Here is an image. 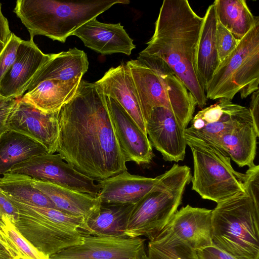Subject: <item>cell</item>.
Instances as JSON below:
<instances>
[{
  "instance_id": "obj_4",
  "label": "cell",
  "mask_w": 259,
  "mask_h": 259,
  "mask_svg": "<svg viewBox=\"0 0 259 259\" xmlns=\"http://www.w3.org/2000/svg\"><path fill=\"white\" fill-rule=\"evenodd\" d=\"M128 0H18L14 12L27 28L30 39L35 35L64 42L78 28L114 5Z\"/></svg>"
},
{
  "instance_id": "obj_17",
  "label": "cell",
  "mask_w": 259,
  "mask_h": 259,
  "mask_svg": "<svg viewBox=\"0 0 259 259\" xmlns=\"http://www.w3.org/2000/svg\"><path fill=\"white\" fill-rule=\"evenodd\" d=\"M94 84L104 95L115 100L147 135L146 122L137 92L126 64L110 68Z\"/></svg>"
},
{
  "instance_id": "obj_22",
  "label": "cell",
  "mask_w": 259,
  "mask_h": 259,
  "mask_svg": "<svg viewBox=\"0 0 259 259\" xmlns=\"http://www.w3.org/2000/svg\"><path fill=\"white\" fill-rule=\"evenodd\" d=\"M201 28L195 56V71L204 89L219 65L216 42L218 19L213 4L207 8Z\"/></svg>"
},
{
  "instance_id": "obj_2",
  "label": "cell",
  "mask_w": 259,
  "mask_h": 259,
  "mask_svg": "<svg viewBox=\"0 0 259 259\" xmlns=\"http://www.w3.org/2000/svg\"><path fill=\"white\" fill-rule=\"evenodd\" d=\"M203 19L187 0L163 1L154 33L140 53L165 62L201 109L208 99L195 71V56Z\"/></svg>"
},
{
  "instance_id": "obj_28",
  "label": "cell",
  "mask_w": 259,
  "mask_h": 259,
  "mask_svg": "<svg viewBox=\"0 0 259 259\" xmlns=\"http://www.w3.org/2000/svg\"><path fill=\"white\" fill-rule=\"evenodd\" d=\"M213 4L218 20L237 40L241 39L259 20L245 0H215Z\"/></svg>"
},
{
  "instance_id": "obj_14",
  "label": "cell",
  "mask_w": 259,
  "mask_h": 259,
  "mask_svg": "<svg viewBox=\"0 0 259 259\" xmlns=\"http://www.w3.org/2000/svg\"><path fill=\"white\" fill-rule=\"evenodd\" d=\"M147 136L165 161H183L187 142L185 128L169 110L157 107L152 109L146 120Z\"/></svg>"
},
{
  "instance_id": "obj_7",
  "label": "cell",
  "mask_w": 259,
  "mask_h": 259,
  "mask_svg": "<svg viewBox=\"0 0 259 259\" xmlns=\"http://www.w3.org/2000/svg\"><path fill=\"white\" fill-rule=\"evenodd\" d=\"M185 136L193 155V190L217 203L245 192L244 174L233 168L224 151L201 139Z\"/></svg>"
},
{
  "instance_id": "obj_13",
  "label": "cell",
  "mask_w": 259,
  "mask_h": 259,
  "mask_svg": "<svg viewBox=\"0 0 259 259\" xmlns=\"http://www.w3.org/2000/svg\"><path fill=\"white\" fill-rule=\"evenodd\" d=\"M57 113L44 112L18 98L9 115L6 127L35 140L49 153L54 154L59 135Z\"/></svg>"
},
{
  "instance_id": "obj_5",
  "label": "cell",
  "mask_w": 259,
  "mask_h": 259,
  "mask_svg": "<svg viewBox=\"0 0 259 259\" xmlns=\"http://www.w3.org/2000/svg\"><path fill=\"white\" fill-rule=\"evenodd\" d=\"M259 210L245 191L217 203L211 212L214 245L239 259H259Z\"/></svg>"
},
{
  "instance_id": "obj_38",
  "label": "cell",
  "mask_w": 259,
  "mask_h": 259,
  "mask_svg": "<svg viewBox=\"0 0 259 259\" xmlns=\"http://www.w3.org/2000/svg\"><path fill=\"white\" fill-rule=\"evenodd\" d=\"M249 108L255 129L259 134V91L252 94Z\"/></svg>"
},
{
  "instance_id": "obj_32",
  "label": "cell",
  "mask_w": 259,
  "mask_h": 259,
  "mask_svg": "<svg viewBox=\"0 0 259 259\" xmlns=\"http://www.w3.org/2000/svg\"><path fill=\"white\" fill-rule=\"evenodd\" d=\"M239 41L218 20L216 42L219 65L234 51Z\"/></svg>"
},
{
  "instance_id": "obj_40",
  "label": "cell",
  "mask_w": 259,
  "mask_h": 259,
  "mask_svg": "<svg viewBox=\"0 0 259 259\" xmlns=\"http://www.w3.org/2000/svg\"><path fill=\"white\" fill-rule=\"evenodd\" d=\"M0 259H13L8 253L0 250Z\"/></svg>"
},
{
  "instance_id": "obj_10",
  "label": "cell",
  "mask_w": 259,
  "mask_h": 259,
  "mask_svg": "<svg viewBox=\"0 0 259 259\" xmlns=\"http://www.w3.org/2000/svg\"><path fill=\"white\" fill-rule=\"evenodd\" d=\"M8 172L25 175L95 197H98L101 190L99 183L78 171L59 153L32 156L14 165Z\"/></svg>"
},
{
  "instance_id": "obj_11",
  "label": "cell",
  "mask_w": 259,
  "mask_h": 259,
  "mask_svg": "<svg viewBox=\"0 0 259 259\" xmlns=\"http://www.w3.org/2000/svg\"><path fill=\"white\" fill-rule=\"evenodd\" d=\"M185 135L205 141L218 147L221 136L238 125L252 122L248 108L222 98L202 109L193 117Z\"/></svg>"
},
{
  "instance_id": "obj_15",
  "label": "cell",
  "mask_w": 259,
  "mask_h": 259,
  "mask_svg": "<svg viewBox=\"0 0 259 259\" xmlns=\"http://www.w3.org/2000/svg\"><path fill=\"white\" fill-rule=\"evenodd\" d=\"M113 130L126 162L150 163L154 156L147 135L113 98L104 95Z\"/></svg>"
},
{
  "instance_id": "obj_33",
  "label": "cell",
  "mask_w": 259,
  "mask_h": 259,
  "mask_svg": "<svg viewBox=\"0 0 259 259\" xmlns=\"http://www.w3.org/2000/svg\"><path fill=\"white\" fill-rule=\"evenodd\" d=\"M21 39L12 32L0 54V82L14 63Z\"/></svg>"
},
{
  "instance_id": "obj_41",
  "label": "cell",
  "mask_w": 259,
  "mask_h": 259,
  "mask_svg": "<svg viewBox=\"0 0 259 259\" xmlns=\"http://www.w3.org/2000/svg\"><path fill=\"white\" fill-rule=\"evenodd\" d=\"M4 224L5 223H4V222L3 221L2 218V217L0 215V230L1 229L2 227L3 226Z\"/></svg>"
},
{
  "instance_id": "obj_36",
  "label": "cell",
  "mask_w": 259,
  "mask_h": 259,
  "mask_svg": "<svg viewBox=\"0 0 259 259\" xmlns=\"http://www.w3.org/2000/svg\"><path fill=\"white\" fill-rule=\"evenodd\" d=\"M17 99H5L0 97V135L7 130L6 123L9 115Z\"/></svg>"
},
{
  "instance_id": "obj_18",
  "label": "cell",
  "mask_w": 259,
  "mask_h": 259,
  "mask_svg": "<svg viewBox=\"0 0 259 259\" xmlns=\"http://www.w3.org/2000/svg\"><path fill=\"white\" fill-rule=\"evenodd\" d=\"M72 35L79 38L87 47L102 55H130L136 48L120 23H105L94 18L77 29Z\"/></svg>"
},
{
  "instance_id": "obj_12",
  "label": "cell",
  "mask_w": 259,
  "mask_h": 259,
  "mask_svg": "<svg viewBox=\"0 0 259 259\" xmlns=\"http://www.w3.org/2000/svg\"><path fill=\"white\" fill-rule=\"evenodd\" d=\"M142 237L103 236L83 233L82 242L50 259H141L146 254Z\"/></svg>"
},
{
  "instance_id": "obj_43",
  "label": "cell",
  "mask_w": 259,
  "mask_h": 259,
  "mask_svg": "<svg viewBox=\"0 0 259 259\" xmlns=\"http://www.w3.org/2000/svg\"><path fill=\"white\" fill-rule=\"evenodd\" d=\"M141 259H152L150 258L147 255V253L145 254L141 258Z\"/></svg>"
},
{
  "instance_id": "obj_37",
  "label": "cell",
  "mask_w": 259,
  "mask_h": 259,
  "mask_svg": "<svg viewBox=\"0 0 259 259\" xmlns=\"http://www.w3.org/2000/svg\"><path fill=\"white\" fill-rule=\"evenodd\" d=\"M0 250L9 254L13 259H21L20 254L16 246L1 230Z\"/></svg>"
},
{
  "instance_id": "obj_6",
  "label": "cell",
  "mask_w": 259,
  "mask_h": 259,
  "mask_svg": "<svg viewBox=\"0 0 259 259\" xmlns=\"http://www.w3.org/2000/svg\"><path fill=\"white\" fill-rule=\"evenodd\" d=\"M190 168L175 164L160 175L156 188L134 205L125 235L153 240L168 225L181 203L186 186L191 181Z\"/></svg>"
},
{
  "instance_id": "obj_20",
  "label": "cell",
  "mask_w": 259,
  "mask_h": 259,
  "mask_svg": "<svg viewBox=\"0 0 259 259\" xmlns=\"http://www.w3.org/2000/svg\"><path fill=\"white\" fill-rule=\"evenodd\" d=\"M212 209L190 205L177 210L166 226L195 250L213 244Z\"/></svg>"
},
{
  "instance_id": "obj_29",
  "label": "cell",
  "mask_w": 259,
  "mask_h": 259,
  "mask_svg": "<svg viewBox=\"0 0 259 259\" xmlns=\"http://www.w3.org/2000/svg\"><path fill=\"white\" fill-rule=\"evenodd\" d=\"M4 193L21 203L56 208L50 199L34 187L32 178L23 174L7 172L0 177Z\"/></svg>"
},
{
  "instance_id": "obj_39",
  "label": "cell",
  "mask_w": 259,
  "mask_h": 259,
  "mask_svg": "<svg viewBox=\"0 0 259 259\" xmlns=\"http://www.w3.org/2000/svg\"><path fill=\"white\" fill-rule=\"evenodd\" d=\"M11 32L7 19L3 15L2 12V4L0 3V42L6 45L9 39Z\"/></svg>"
},
{
  "instance_id": "obj_23",
  "label": "cell",
  "mask_w": 259,
  "mask_h": 259,
  "mask_svg": "<svg viewBox=\"0 0 259 259\" xmlns=\"http://www.w3.org/2000/svg\"><path fill=\"white\" fill-rule=\"evenodd\" d=\"M32 183L35 188L50 199L56 209L72 215L83 217L85 222L97 212L101 204L99 197L33 178Z\"/></svg>"
},
{
  "instance_id": "obj_35",
  "label": "cell",
  "mask_w": 259,
  "mask_h": 259,
  "mask_svg": "<svg viewBox=\"0 0 259 259\" xmlns=\"http://www.w3.org/2000/svg\"><path fill=\"white\" fill-rule=\"evenodd\" d=\"M200 259H239L219 248L213 244L197 250Z\"/></svg>"
},
{
  "instance_id": "obj_34",
  "label": "cell",
  "mask_w": 259,
  "mask_h": 259,
  "mask_svg": "<svg viewBox=\"0 0 259 259\" xmlns=\"http://www.w3.org/2000/svg\"><path fill=\"white\" fill-rule=\"evenodd\" d=\"M0 215L2 218H8L14 224L18 216V210L0 189Z\"/></svg>"
},
{
  "instance_id": "obj_30",
  "label": "cell",
  "mask_w": 259,
  "mask_h": 259,
  "mask_svg": "<svg viewBox=\"0 0 259 259\" xmlns=\"http://www.w3.org/2000/svg\"><path fill=\"white\" fill-rule=\"evenodd\" d=\"M147 255L152 259H200L196 250L166 227L149 241Z\"/></svg>"
},
{
  "instance_id": "obj_42",
  "label": "cell",
  "mask_w": 259,
  "mask_h": 259,
  "mask_svg": "<svg viewBox=\"0 0 259 259\" xmlns=\"http://www.w3.org/2000/svg\"><path fill=\"white\" fill-rule=\"evenodd\" d=\"M5 45L3 44L2 43L0 42V54L2 53V51L3 50Z\"/></svg>"
},
{
  "instance_id": "obj_26",
  "label": "cell",
  "mask_w": 259,
  "mask_h": 259,
  "mask_svg": "<svg viewBox=\"0 0 259 259\" xmlns=\"http://www.w3.org/2000/svg\"><path fill=\"white\" fill-rule=\"evenodd\" d=\"M134 205L101 203L97 212L86 221L83 233L97 236L127 237L125 232Z\"/></svg>"
},
{
  "instance_id": "obj_3",
  "label": "cell",
  "mask_w": 259,
  "mask_h": 259,
  "mask_svg": "<svg viewBox=\"0 0 259 259\" xmlns=\"http://www.w3.org/2000/svg\"><path fill=\"white\" fill-rule=\"evenodd\" d=\"M146 120L153 108L171 111L184 128L192 120L197 105L195 99L167 64L160 58L139 53L127 61Z\"/></svg>"
},
{
  "instance_id": "obj_9",
  "label": "cell",
  "mask_w": 259,
  "mask_h": 259,
  "mask_svg": "<svg viewBox=\"0 0 259 259\" xmlns=\"http://www.w3.org/2000/svg\"><path fill=\"white\" fill-rule=\"evenodd\" d=\"M18 210L14 225L19 234L45 255L80 244L83 233L63 227L46 215L38 206L21 203L6 195Z\"/></svg>"
},
{
  "instance_id": "obj_8",
  "label": "cell",
  "mask_w": 259,
  "mask_h": 259,
  "mask_svg": "<svg viewBox=\"0 0 259 259\" xmlns=\"http://www.w3.org/2000/svg\"><path fill=\"white\" fill-rule=\"evenodd\" d=\"M259 83V20L219 65L205 88L206 98L232 100L251 84Z\"/></svg>"
},
{
  "instance_id": "obj_19",
  "label": "cell",
  "mask_w": 259,
  "mask_h": 259,
  "mask_svg": "<svg viewBox=\"0 0 259 259\" xmlns=\"http://www.w3.org/2000/svg\"><path fill=\"white\" fill-rule=\"evenodd\" d=\"M155 178L132 175L127 170L105 180L98 181L101 186L98 197L102 204H135L160 182Z\"/></svg>"
},
{
  "instance_id": "obj_24",
  "label": "cell",
  "mask_w": 259,
  "mask_h": 259,
  "mask_svg": "<svg viewBox=\"0 0 259 259\" xmlns=\"http://www.w3.org/2000/svg\"><path fill=\"white\" fill-rule=\"evenodd\" d=\"M80 81L45 80L24 94L20 99L44 112L56 113L73 98Z\"/></svg>"
},
{
  "instance_id": "obj_21",
  "label": "cell",
  "mask_w": 259,
  "mask_h": 259,
  "mask_svg": "<svg viewBox=\"0 0 259 259\" xmlns=\"http://www.w3.org/2000/svg\"><path fill=\"white\" fill-rule=\"evenodd\" d=\"M87 54L76 48L69 49L53 57L36 73L25 89L34 88L40 82L48 79L71 81L81 80L89 68Z\"/></svg>"
},
{
  "instance_id": "obj_27",
  "label": "cell",
  "mask_w": 259,
  "mask_h": 259,
  "mask_svg": "<svg viewBox=\"0 0 259 259\" xmlns=\"http://www.w3.org/2000/svg\"><path fill=\"white\" fill-rule=\"evenodd\" d=\"M47 153L46 148L38 142L7 130L0 135V176L32 156Z\"/></svg>"
},
{
  "instance_id": "obj_25",
  "label": "cell",
  "mask_w": 259,
  "mask_h": 259,
  "mask_svg": "<svg viewBox=\"0 0 259 259\" xmlns=\"http://www.w3.org/2000/svg\"><path fill=\"white\" fill-rule=\"evenodd\" d=\"M258 136L252 122L244 123L222 135L218 148L224 151L240 167H249L254 165Z\"/></svg>"
},
{
  "instance_id": "obj_1",
  "label": "cell",
  "mask_w": 259,
  "mask_h": 259,
  "mask_svg": "<svg viewBox=\"0 0 259 259\" xmlns=\"http://www.w3.org/2000/svg\"><path fill=\"white\" fill-rule=\"evenodd\" d=\"M57 117V152L78 171L98 181L127 170L104 95L94 83L81 80Z\"/></svg>"
},
{
  "instance_id": "obj_16",
  "label": "cell",
  "mask_w": 259,
  "mask_h": 259,
  "mask_svg": "<svg viewBox=\"0 0 259 259\" xmlns=\"http://www.w3.org/2000/svg\"><path fill=\"white\" fill-rule=\"evenodd\" d=\"M45 54L33 40H21L13 65L0 82V97L18 99L36 73L53 56Z\"/></svg>"
},
{
  "instance_id": "obj_31",
  "label": "cell",
  "mask_w": 259,
  "mask_h": 259,
  "mask_svg": "<svg viewBox=\"0 0 259 259\" xmlns=\"http://www.w3.org/2000/svg\"><path fill=\"white\" fill-rule=\"evenodd\" d=\"M4 225L2 230L16 246L21 259H50L49 256L39 251L17 231L14 224L8 218H2Z\"/></svg>"
}]
</instances>
